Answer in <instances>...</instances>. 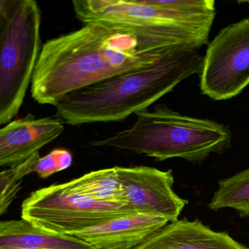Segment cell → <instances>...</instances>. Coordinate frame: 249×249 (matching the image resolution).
<instances>
[{"label": "cell", "instance_id": "obj_1", "mask_svg": "<svg viewBox=\"0 0 249 249\" xmlns=\"http://www.w3.org/2000/svg\"><path fill=\"white\" fill-rule=\"evenodd\" d=\"M187 48H158L96 23L42 44L31 83L32 98L55 106L71 92L149 65Z\"/></svg>", "mask_w": 249, "mask_h": 249}, {"label": "cell", "instance_id": "obj_2", "mask_svg": "<svg viewBox=\"0 0 249 249\" xmlns=\"http://www.w3.org/2000/svg\"><path fill=\"white\" fill-rule=\"evenodd\" d=\"M203 57L187 48L66 95L55 105L64 124L121 121L147 109L180 83L200 75Z\"/></svg>", "mask_w": 249, "mask_h": 249}, {"label": "cell", "instance_id": "obj_3", "mask_svg": "<svg viewBox=\"0 0 249 249\" xmlns=\"http://www.w3.org/2000/svg\"><path fill=\"white\" fill-rule=\"evenodd\" d=\"M135 124L92 146H106L144 154L158 161L180 158L193 163L212 153H222L232 146L226 126L209 119L181 115L166 105H158L136 114Z\"/></svg>", "mask_w": 249, "mask_h": 249}, {"label": "cell", "instance_id": "obj_4", "mask_svg": "<svg viewBox=\"0 0 249 249\" xmlns=\"http://www.w3.org/2000/svg\"><path fill=\"white\" fill-rule=\"evenodd\" d=\"M76 17L136 37L158 48L200 49L209 44L216 15L190 16L152 4L149 0H74Z\"/></svg>", "mask_w": 249, "mask_h": 249}, {"label": "cell", "instance_id": "obj_5", "mask_svg": "<svg viewBox=\"0 0 249 249\" xmlns=\"http://www.w3.org/2000/svg\"><path fill=\"white\" fill-rule=\"evenodd\" d=\"M41 10L35 0H7L0 27V127L18 114L40 54Z\"/></svg>", "mask_w": 249, "mask_h": 249}, {"label": "cell", "instance_id": "obj_6", "mask_svg": "<svg viewBox=\"0 0 249 249\" xmlns=\"http://www.w3.org/2000/svg\"><path fill=\"white\" fill-rule=\"evenodd\" d=\"M135 213L127 204L93 200L77 190L71 181L33 192L21 205V219L36 229L71 236L114 218Z\"/></svg>", "mask_w": 249, "mask_h": 249}, {"label": "cell", "instance_id": "obj_7", "mask_svg": "<svg viewBox=\"0 0 249 249\" xmlns=\"http://www.w3.org/2000/svg\"><path fill=\"white\" fill-rule=\"evenodd\" d=\"M249 84V18L219 31L209 42L200 73L202 94L213 100L240 95Z\"/></svg>", "mask_w": 249, "mask_h": 249}, {"label": "cell", "instance_id": "obj_8", "mask_svg": "<svg viewBox=\"0 0 249 249\" xmlns=\"http://www.w3.org/2000/svg\"><path fill=\"white\" fill-rule=\"evenodd\" d=\"M126 202L136 213L177 220L188 201L173 189L172 170L160 171L146 166L115 167Z\"/></svg>", "mask_w": 249, "mask_h": 249}, {"label": "cell", "instance_id": "obj_9", "mask_svg": "<svg viewBox=\"0 0 249 249\" xmlns=\"http://www.w3.org/2000/svg\"><path fill=\"white\" fill-rule=\"evenodd\" d=\"M64 130V123L57 117L36 118L32 114L0 127V168L22 165Z\"/></svg>", "mask_w": 249, "mask_h": 249}, {"label": "cell", "instance_id": "obj_10", "mask_svg": "<svg viewBox=\"0 0 249 249\" xmlns=\"http://www.w3.org/2000/svg\"><path fill=\"white\" fill-rule=\"evenodd\" d=\"M169 223L152 215L130 213L77 232L76 237L96 249H133Z\"/></svg>", "mask_w": 249, "mask_h": 249}, {"label": "cell", "instance_id": "obj_11", "mask_svg": "<svg viewBox=\"0 0 249 249\" xmlns=\"http://www.w3.org/2000/svg\"><path fill=\"white\" fill-rule=\"evenodd\" d=\"M133 249H249L226 232H216L198 220L177 219Z\"/></svg>", "mask_w": 249, "mask_h": 249}, {"label": "cell", "instance_id": "obj_12", "mask_svg": "<svg viewBox=\"0 0 249 249\" xmlns=\"http://www.w3.org/2000/svg\"><path fill=\"white\" fill-rule=\"evenodd\" d=\"M96 249L71 235L36 229L23 219L0 222V249Z\"/></svg>", "mask_w": 249, "mask_h": 249}, {"label": "cell", "instance_id": "obj_13", "mask_svg": "<svg viewBox=\"0 0 249 249\" xmlns=\"http://www.w3.org/2000/svg\"><path fill=\"white\" fill-rule=\"evenodd\" d=\"M71 182L80 192L96 201L127 204L115 167L92 171Z\"/></svg>", "mask_w": 249, "mask_h": 249}, {"label": "cell", "instance_id": "obj_14", "mask_svg": "<svg viewBox=\"0 0 249 249\" xmlns=\"http://www.w3.org/2000/svg\"><path fill=\"white\" fill-rule=\"evenodd\" d=\"M209 209H232L243 217H249V168L219 181Z\"/></svg>", "mask_w": 249, "mask_h": 249}, {"label": "cell", "instance_id": "obj_15", "mask_svg": "<svg viewBox=\"0 0 249 249\" xmlns=\"http://www.w3.org/2000/svg\"><path fill=\"white\" fill-rule=\"evenodd\" d=\"M39 157L37 152L22 165L0 172V217L17 198L23 187V180L32 173V167Z\"/></svg>", "mask_w": 249, "mask_h": 249}, {"label": "cell", "instance_id": "obj_16", "mask_svg": "<svg viewBox=\"0 0 249 249\" xmlns=\"http://www.w3.org/2000/svg\"><path fill=\"white\" fill-rule=\"evenodd\" d=\"M72 162L71 152L67 149H54L48 154L36 160L32 167V172L37 174L39 178L45 179L56 172L68 169Z\"/></svg>", "mask_w": 249, "mask_h": 249}, {"label": "cell", "instance_id": "obj_17", "mask_svg": "<svg viewBox=\"0 0 249 249\" xmlns=\"http://www.w3.org/2000/svg\"><path fill=\"white\" fill-rule=\"evenodd\" d=\"M7 0H0V27H1V20H2L3 15L5 10L6 4Z\"/></svg>", "mask_w": 249, "mask_h": 249}, {"label": "cell", "instance_id": "obj_18", "mask_svg": "<svg viewBox=\"0 0 249 249\" xmlns=\"http://www.w3.org/2000/svg\"></svg>", "mask_w": 249, "mask_h": 249}]
</instances>
